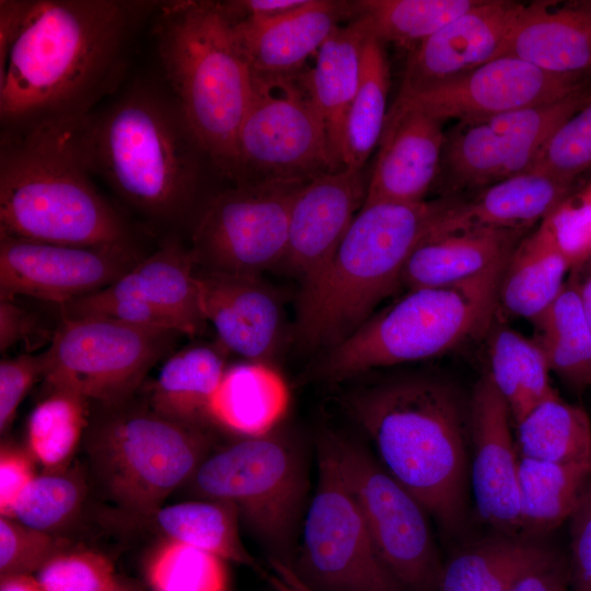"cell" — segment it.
Here are the masks:
<instances>
[{
    "label": "cell",
    "instance_id": "8d00e7d4",
    "mask_svg": "<svg viewBox=\"0 0 591 591\" xmlns=\"http://www.w3.org/2000/svg\"><path fill=\"white\" fill-rule=\"evenodd\" d=\"M487 373L507 403L513 425L556 392L546 357L536 341L508 327H497L489 340Z\"/></svg>",
    "mask_w": 591,
    "mask_h": 591
},
{
    "label": "cell",
    "instance_id": "d6986e66",
    "mask_svg": "<svg viewBox=\"0 0 591 591\" xmlns=\"http://www.w3.org/2000/svg\"><path fill=\"white\" fill-rule=\"evenodd\" d=\"M525 5L480 0L447 23L412 51L397 97L455 79L493 60Z\"/></svg>",
    "mask_w": 591,
    "mask_h": 591
},
{
    "label": "cell",
    "instance_id": "3957f363",
    "mask_svg": "<svg viewBox=\"0 0 591 591\" xmlns=\"http://www.w3.org/2000/svg\"><path fill=\"white\" fill-rule=\"evenodd\" d=\"M346 404L382 466L443 530H460L467 509L468 412L454 390L434 378L403 376L356 391Z\"/></svg>",
    "mask_w": 591,
    "mask_h": 591
},
{
    "label": "cell",
    "instance_id": "1f68e13d",
    "mask_svg": "<svg viewBox=\"0 0 591 591\" xmlns=\"http://www.w3.org/2000/svg\"><path fill=\"white\" fill-rule=\"evenodd\" d=\"M225 352L219 344H196L173 351L163 360L147 404L171 420L201 428L228 368Z\"/></svg>",
    "mask_w": 591,
    "mask_h": 591
},
{
    "label": "cell",
    "instance_id": "d4e9b609",
    "mask_svg": "<svg viewBox=\"0 0 591 591\" xmlns=\"http://www.w3.org/2000/svg\"><path fill=\"white\" fill-rule=\"evenodd\" d=\"M229 12L246 61L260 74L297 72L337 27L339 16L338 3L325 0H306L298 9L270 19Z\"/></svg>",
    "mask_w": 591,
    "mask_h": 591
},
{
    "label": "cell",
    "instance_id": "74e56055",
    "mask_svg": "<svg viewBox=\"0 0 591 591\" xmlns=\"http://www.w3.org/2000/svg\"><path fill=\"white\" fill-rule=\"evenodd\" d=\"M149 519L165 538L257 569L239 533V511L228 501L200 499L161 507Z\"/></svg>",
    "mask_w": 591,
    "mask_h": 591
},
{
    "label": "cell",
    "instance_id": "603a6c76",
    "mask_svg": "<svg viewBox=\"0 0 591 591\" xmlns=\"http://www.w3.org/2000/svg\"><path fill=\"white\" fill-rule=\"evenodd\" d=\"M576 187L577 181L529 169L475 190L470 198L452 196L430 232L477 228L531 231L569 198Z\"/></svg>",
    "mask_w": 591,
    "mask_h": 591
},
{
    "label": "cell",
    "instance_id": "60d3db41",
    "mask_svg": "<svg viewBox=\"0 0 591 591\" xmlns=\"http://www.w3.org/2000/svg\"><path fill=\"white\" fill-rule=\"evenodd\" d=\"M152 591H228L227 561L209 552L165 538L146 567Z\"/></svg>",
    "mask_w": 591,
    "mask_h": 591
},
{
    "label": "cell",
    "instance_id": "9a60e30c",
    "mask_svg": "<svg viewBox=\"0 0 591 591\" xmlns=\"http://www.w3.org/2000/svg\"><path fill=\"white\" fill-rule=\"evenodd\" d=\"M589 101L591 83L557 102L456 121L445 132L436 186L443 196H460L529 170L554 131Z\"/></svg>",
    "mask_w": 591,
    "mask_h": 591
},
{
    "label": "cell",
    "instance_id": "f1b7e54d",
    "mask_svg": "<svg viewBox=\"0 0 591 591\" xmlns=\"http://www.w3.org/2000/svg\"><path fill=\"white\" fill-rule=\"evenodd\" d=\"M558 555L542 540L495 532L443 563L433 591H507Z\"/></svg>",
    "mask_w": 591,
    "mask_h": 591
},
{
    "label": "cell",
    "instance_id": "d6a6232c",
    "mask_svg": "<svg viewBox=\"0 0 591 591\" xmlns=\"http://www.w3.org/2000/svg\"><path fill=\"white\" fill-rule=\"evenodd\" d=\"M591 477V462L563 464L520 457L519 534L542 540L573 513Z\"/></svg>",
    "mask_w": 591,
    "mask_h": 591
},
{
    "label": "cell",
    "instance_id": "ab89813d",
    "mask_svg": "<svg viewBox=\"0 0 591 591\" xmlns=\"http://www.w3.org/2000/svg\"><path fill=\"white\" fill-rule=\"evenodd\" d=\"M90 420L89 401L68 390L53 389L32 410L27 448L47 471L66 468Z\"/></svg>",
    "mask_w": 591,
    "mask_h": 591
},
{
    "label": "cell",
    "instance_id": "9f6ffc18",
    "mask_svg": "<svg viewBox=\"0 0 591 591\" xmlns=\"http://www.w3.org/2000/svg\"><path fill=\"white\" fill-rule=\"evenodd\" d=\"M112 591H143V589L138 582L118 578Z\"/></svg>",
    "mask_w": 591,
    "mask_h": 591
},
{
    "label": "cell",
    "instance_id": "ac0fdd59",
    "mask_svg": "<svg viewBox=\"0 0 591 591\" xmlns=\"http://www.w3.org/2000/svg\"><path fill=\"white\" fill-rule=\"evenodd\" d=\"M468 482L478 517L495 532L519 534V461L510 409L488 374L468 404Z\"/></svg>",
    "mask_w": 591,
    "mask_h": 591
},
{
    "label": "cell",
    "instance_id": "11a10c76",
    "mask_svg": "<svg viewBox=\"0 0 591 591\" xmlns=\"http://www.w3.org/2000/svg\"><path fill=\"white\" fill-rule=\"evenodd\" d=\"M0 591H46L36 576L10 575L2 576Z\"/></svg>",
    "mask_w": 591,
    "mask_h": 591
},
{
    "label": "cell",
    "instance_id": "4dcf8cb0",
    "mask_svg": "<svg viewBox=\"0 0 591 591\" xmlns=\"http://www.w3.org/2000/svg\"><path fill=\"white\" fill-rule=\"evenodd\" d=\"M289 391L270 363L228 367L209 406V419L246 437L271 432L285 416Z\"/></svg>",
    "mask_w": 591,
    "mask_h": 591
},
{
    "label": "cell",
    "instance_id": "484cf974",
    "mask_svg": "<svg viewBox=\"0 0 591 591\" xmlns=\"http://www.w3.org/2000/svg\"><path fill=\"white\" fill-rule=\"evenodd\" d=\"M529 232L491 228L429 231L408 256L401 286L408 290L447 287L470 279L509 258Z\"/></svg>",
    "mask_w": 591,
    "mask_h": 591
},
{
    "label": "cell",
    "instance_id": "ee69618b",
    "mask_svg": "<svg viewBox=\"0 0 591 591\" xmlns=\"http://www.w3.org/2000/svg\"><path fill=\"white\" fill-rule=\"evenodd\" d=\"M69 551V542L27 526L9 517L0 518V575L38 572L57 555Z\"/></svg>",
    "mask_w": 591,
    "mask_h": 591
},
{
    "label": "cell",
    "instance_id": "2e32d148",
    "mask_svg": "<svg viewBox=\"0 0 591 591\" xmlns=\"http://www.w3.org/2000/svg\"><path fill=\"white\" fill-rule=\"evenodd\" d=\"M591 79L558 76L512 56L429 89L396 97L389 112L416 109L437 119L468 120L563 100Z\"/></svg>",
    "mask_w": 591,
    "mask_h": 591
},
{
    "label": "cell",
    "instance_id": "db71d44e",
    "mask_svg": "<svg viewBox=\"0 0 591 591\" xmlns=\"http://www.w3.org/2000/svg\"><path fill=\"white\" fill-rule=\"evenodd\" d=\"M571 270L577 274L581 302L591 325V252Z\"/></svg>",
    "mask_w": 591,
    "mask_h": 591
},
{
    "label": "cell",
    "instance_id": "9c48e42d",
    "mask_svg": "<svg viewBox=\"0 0 591 591\" xmlns=\"http://www.w3.org/2000/svg\"><path fill=\"white\" fill-rule=\"evenodd\" d=\"M202 499L231 502L253 534L290 563L306 490L302 456L283 434L246 437L208 455L189 479Z\"/></svg>",
    "mask_w": 591,
    "mask_h": 591
},
{
    "label": "cell",
    "instance_id": "8fae6325",
    "mask_svg": "<svg viewBox=\"0 0 591 591\" xmlns=\"http://www.w3.org/2000/svg\"><path fill=\"white\" fill-rule=\"evenodd\" d=\"M294 74L253 72L251 99L236 141L237 184L306 182L340 170L331 155L306 73Z\"/></svg>",
    "mask_w": 591,
    "mask_h": 591
},
{
    "label": "cell",
    "instance_id": "5bb4252c",
    "mask_svg": "<svg viewBox=\"0 0 591 591\" xmlns=\"http://www.w3.org/2000/svg\"><path fill=\"white\" fill-rule=\"evenodd\" d=\"M304 182L237 184L210 198L199 212L189 251L198 269L260 276L280 266L289 216Z\"/></svg>",
    "mask_w": 591,
    "mask_h": 591
},
{
    "label": "cell",
    "instance_id": "f546056e",
    "mask_svg": "<svg viewBox=\"0 0 591 591\" xmlns=\"http://www.w3.org/2000/svg\"><path fill=\"white\" fill-rule=\"evenodd\" d=\"M369 33L359 16L347 26H337L318 48L314 67L306 73L325 125L331 155L338 169H343L340 147L345 119L358 89L362 46Z\"/></svg>",
    "mask_w": 591,
    "mask_h": 591
},
{
    "label": "cell",
    "instance_id": "4fadbf2b",
    "mask_svg": "<svg viewBox=\"0 0 591 591\" xmlns=\"http://www.w3.org/2000/svg\"><path fill=\"white\" fill-rule=\"evenodd\" d=\"M323 437L386 568L405 591H433L443 563L425 507L362 445L332 432Z\"/></svg>",
    "mask_w": 591,
    "mask_h": 591
},
{
    "label": "cell",
    "instance_id": "f35d334b",
    "mask_svg": "<svg viewBox=\"0 0 591 591\" xmlns=\"http://www.w3.org/2000/svg\"><path fill=\"white\" fill-rule=\"evenodd\" d=\"M480 0H363L359 18L380 42L412 49Z\"/></svg>",
    "mask_w": 591,
    "mask_h": 591
},
{
    "label": "cell",
    "instance_id": "277c9868",
    "mask_svg": "<svg viewBox=\"0 0 591 591\" xmlns=\"http://www.w3.org/2000/svg\"><path fill=\"white\" fill-rule=\"evenodd\" d=\"M451 202L363 205L327 263L301 283L294 338L308 350L336 346L401 286L408 256Z\"/></svg>",
    "mask_w": 591,
    "mask_h": 591
},
{
    "label": "cell",
    "instance_id": "7402d4cb",
    "mask_svg": "<svg viewBox=\"0 0 591 591\" xmlns=\"http://www.w3.org/2000/svg\"><path fill=\"white\" fill-rule=\"evenodd\" d=\"M443 121L424 112H387L363 205L416 204L436 186L445 139Z\"/></svg>",
    "mask_w": 591,
    "mask_h": 591
},
{
    "label": "cell",
    "instance_id": "681fc988",
    "mask_svg": "<svg viewBox=\"0 0 591 591\" xmlns=\"http://www.w3.org/2000/svg\"><path fill=\"white\" fill-rule=\"evenodd\" d=\"M15 299H0V350L5 352L19 343L42 335L37 317L18 304Z\"/></svg>",
    "mask_w": 591,
    "mask_h": 591
},
{
    "label": "cell",
    "instance_id": "c3c4849f",
    "mask_svg": "<svg viewBox=\"0 0 591 591\" xmlns=\"http://www.w3.org/2000/svg\"><path fill=\"white\" fill-rule=\"evenodd\" d=\"M34 457L27 451L2 444L0 450V514L9 517L11 510L36 476Z\"/></svg>",
    "mask_w": 591,
    "mask_h": 591
},
{
    "label": "cell",
    "instance_id": "e0dca14e",
    "mask_svg": "<svg viewBox=\"0 0 591 591\" xmlns=\"http://www.w3.org/2000/svg\"><path fill=\"white\" fill-rule=\"evenodd\" d=\"M142 257L130 246H78L0 236V299L59 306L117 281Z\"/></svg>",
    "mask_w": 591,
    "mask_h": 591
},
{
    "label": "cell",
    "instance_id": "836d02e7",
    "mask_svg": "<svg viewBox=\"0 0 591 591\" xmlns=\"http://www.w3.org/2000/svg\"><path fill=\"white\" fill-rule=\"evenodd\" d=\"M551 371L576 391L591 387V325L584 312L577 274L568 278L551 305L534 321Z\"/></svg>",
    "mask_w": 591,
    "mask_h": 591
},
{
    "label": "cell",
    "instance_id": "f6af8a7d",
    "mask_svg": "<svg viewBox=\"0 0 591 591\" xmlns=\"http://www.w3.org/2000/svg\"><path fill=\"white\" fill-rule=\"evenodd\" d=\"M36 578L46 591H112L118 580L112 560L93 551L61 553Z\"/></svg>",
    "mask_w": 591,
    "mask_h": 591
},
{
    "label": "cell",
    "instance_id": "30bf717a",
    "mask_svg": "<svg viewBox=\"0 0 591 591\" xmlns=\"http://www.w3.org/2000/svg\"><path fill=\"white\" fill-rule=\"evenodd\" d=\"M181 333L106 317L62 318L42 352L46 382L100 405L132 398L149 371L174 351Z\"/></svg>",
    "mask_w": 591,
    "mask_h": 591
},
{
    "label": "cell",
    "instance_id": "d590c367",
    "mask_svg": "<svg viewBox=\"0 0 591 591\" xmlns=\"http://www.w3.org/2000/svg\"><path fill=\"white\" fill-rule=\"evenodd\" d=\"M390 67L383 43L369 33L361 53L357 92L348 109L340 147L343 169L362 170L380 144L387 116Z\"/></svg>",
    "mask_w": 591,
    "mask_h": 591
},
{
    "label": "cell",
    "instance_id": "4316f807",
    "mask_svg": "<svg viewBox=\"0 0 591 591\" xmlns=\"http://www.w3.org/2000/svg\"><path fill=\"white\" fill-rule=\"evenodd\" d=\"M108 287L163 312L182 335L197 336L206 327L197 266L189 248L175 240H169L154 253L142 257Z\"/></svg>",
    "mask_w": 591,
    "mask_h": 591
},
{
    "label": "cell",
    "instance_id": "6da1fadb",
    "mask_svg": "<svg viewBox=\"0 0 591 591\" xmlns=\"http://www.w3.org/2000/svg\"><path fill=\"white\" fill-rule=\"evenodd\" d=\"M161 4L30 0L0 66L2 130L92 114L120 85L137 32Z\"/></svg>",
    "mask_w": 591,
    "mask_h": 591
},
{
    "label": "cell",
    "instance_id": "e575fe53",
    "mask_svg": "<svg viewBox=\"0 0 591 591\" xmlns=\"http://www.w3.org/2000/svg\"><path fill=\"white\" fill-rule=\"evenodd\" d=\"M515 443L520 457L576 464L591 462V421L580 406L557 392L518 421Z\"/></svg>",
    "mask_w": 591,
    "mask_h": 591
},
{
    "label": "cell",
    "instance_id": "bcb514c9",
    "mask_svg": "<svg viewBox=\"0 0 591 591\" xmlns=\"http://www.w3.org/2000/svg\"><path fill=\"white\" fill-rule=\"evenodd\" d=\"M44 373L43 354H21L0 362V431L12 424L18 407L32 385Z\"/></svg>",
    "mask_w": 591,
    "mask_h": 591
},
{
    "label": "cell",
    "instance_id": "7a4b0ae2",
    "mask_svg": "<svg viewBox=\"0 0 591 591\" xmlns=\"http://www.w3.org/2000/svg\"><path fill=\"white\" fill-rule=\"evenodd\" d=\"M89 115L2 130L0 236L78 246H130L119 212L92 181Z\"/></svg>",
    "mask_w": 591,
    "mask_h": 591
},
{
    "label": "cell",
    "instance_id": "44dd1931",
    "mask_svg": "<svg viewBox=\"0 0 591 591\" xmlns=\"http://www.w3.org/2000/svg\"><path fill=\"white\" fill-rule=\"evenodd\" d=\"M200 305L218 344L246 361L270 363L281 347L285 325L279 296L260 276L197 268Z\"/></svg>",
    "mask_w": 591,
    "mask_h": 591
},
{
    "label": "cell",
    "instance_id": "8992f818",
    "mask_svg": "<svg viewBox=\"0 0 591 591\" xmlns=\"http://www.w3.org/2000/svg\"><path fill=\"white\" fill-rule=\"evenodd\" d=\"M154 22L159 59L173 99L205 157L236 179V141L253 72L227 4L166 1Z\"/></svg>",
    "mask_w": 591,
    "mask_h": 591
},
{
    "label": "cell",
    "instance_id": "f907efd6",
    "mask_svg": "<svg viewBox=\"0 0 591 591\" xmlns=\"http://www.w3.org/2000/svg\"><path fill=\"white\" fill-rule=\"evenodd\" d=\"M507 591H570L568 557L558 555L523 576Z\"/></svg>",
    "mask_w": 591,
    "mask_h": 591
},
{
    "label": "cell",
    "instance_id": "816d5d0a",
    "mask_svg": "<svg viewBox=\"0 0 591 591\" xmlns=\"http://www.w3.org/2000/svg\"><path fill=\"white\" fill-rule=\"evenodd\" d=\"M30 0L0 1V66L7 59L10 46L26 14Z\"/></svg>",
    "mask_w": 591,
    "mask_h": 591
},
{
    "label": "cell",
    "instance_id": "7c38bea8",
    "mask_svg": "<svg viewBox=\"0 0 591 591\" xmlns=\"http://www.w3.org/2000/svg\"><path fill=\"white\" fill-rule=\"evenodd\" d=\"M317 484L289 564L313 591H405L380 558L360 508L322 436Z\"/></svg>",
    "mask_w": 591,
    "mask_h": 591
},
{
    "label": "cell",
    "instance_id": "ffe728a7",
    "mask_svg": "<svg viewBox=\"0 0 591 591\" xmlns=\"http://www.w3.org/2000/svg\"><path fill=\"white\" fill-rule=\"evenodd\" d=\"M367 187L362 170L340 169L304 182L292 200L280 266L301 283L312 278L332 257L362 208Z\"/></svg>",
    "mask_w": 591,
    "mask_h": 591
},
{
    "label": "cell",
    "instance_id": "7dc6e473",
    "mask_svg": "<svg viewBox=\"0 0 591 591\" xmlns=\"http://www.w3.org/2000/svg\"><path fill=\"white\" fill-rule=\"evenodd\" d=\"M568 521L570 591H591V477Z\"/></svg>",
    "mask_w": 591,
    "mask_h": 591
},
{
    "label": "cell",
    "instance_id": "52a82bcc",
    "mask_svg": "<svg viewBox=\"0 0 591 591\" xmlns=\"http://www.w3.org/2000/svg\"><path fill=\"white\" fill-rule=\"evenodd\" d=\"M507 260L451 286L409 289L324 351L315 373L340 382L373 369L438 357L482 335L498 308Z\"/></svg>",
    "mask_w": 591,
    "mask_h": 591
},
{
    "label": "cell",
    "instance_id": "5b68a950",
    "mask_svg": "<svg viewBox=\"0 0 591 591\" xmlns=\"http://www.w3.org/2000/svg\"><path fill=\"white\" fill-rule=\"evenodd\" d=\"M84 141L93 173L135 210L161 223L189 211L205 154L172 95L131 88L88 116Z\"/></svg>",
    "mask_w": 591,
    "mask_h": 591
},
{
    "label": "cell",
    "instance_id": "b9f144b4",
    "mask_svg": "<svg viewBox=\"0 0 591 591\" xmlns=\"http://www.w3.org/2000/svg\"><path fill=\"white\" fill-rule=\"evenodd\" d=\"M84 495V482L74 471H47L33 478L15 501L9 518L54 533L80 511Z\"/></svg>",
    "mask_w": 591,
    "mask_h": 591
},
{
    "label": "cell",
    "instance_id": "7bdbcfd3",
    "mask_svg": "<svg viewBox=\"0 0 591 591\" xmlns=\"http://www.w3.org/2000/svg\"><path fill=\"white\" fill-rule=\"evenodd\" d=\"M591 166V101L563 123L530 169L578 181Z\"/></svg>",
    "mask_w": 591,
    "mask_h": 591
},
{
    "label": "cell",
    "instance_id": "83f0119b",
    "mask_svg": "<svg viewBox=\"0 0 591 591\" xmlns=\"http://www.w3.org/2000/svg\"><path fill=\"white\" fill-rule=\"evenodd\" d=\"M572 266L549 215L509 256L499 285L498 305L508 315L533 322L557 298Z\"/></svg>",
    "mask_w": 591,
    "mask_h": 591
},
{
    "label": "cell",
    "instance_id": "ba28073f",
    "mask_svg": "<svg viewBox=\"0 0 591 591\" xmlns=\"http://www.w3.org/2000/svg\"><path fill=\"white\" fill-rule=\"evenodd\" d=\"M83 440L105 497L127 514L150 518L208 456L202 428L171 420L148 404L101 405Z\"/></svg>",
    "mask_w": 591,
    "mask_h": 591
},
{
    "label": "cell",
    "instance_id": "f5cc1de1",
    "mask_svg": "<svg viewBox=\"0 0 591 591\" xmlns=\"http://www.w3.org/2000/svg\"><path fill=\"white\" fill-rule=\"evenodd\" d=\"M264 576L274 591H313L288 563L277 558H269V571Z\"/></svg>",
    "mask_w": 591,
    "mask_h": 591
},
{
    "label": "cell",
    "instance_id": "cb8c5ba5",
    "mask_svg": "<svg viewBox=\"0 0 591 591\" xmlns=\"http://www.w3.org/2000/svg\"><path fill=\"white\" fill-rule=\"evenodd\" d=\"M552 4H526L495 58L512 56L549 73L591 79V0Z\"/></svg>",
    "mask_w": 591,
    "mask_h": 591
}]
</instances>
